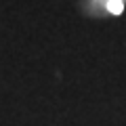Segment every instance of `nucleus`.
Returning <instances> with one entry per match:
<instances>
[{"mask_svg":"<svg viewBox=\"0 0 126 126\" xmlns=\"http://www.w3.org/2000/svg\"><path fill=\"white\" fill-rule=\"evenodd\" d=\"M122 9H124V4H122V0H107V11L113 15H120Z\"/></svg>","mask_w":126,"mask_h":126,"instance_id":"nucleus-1","label":"nucleus"}]
</instances>
